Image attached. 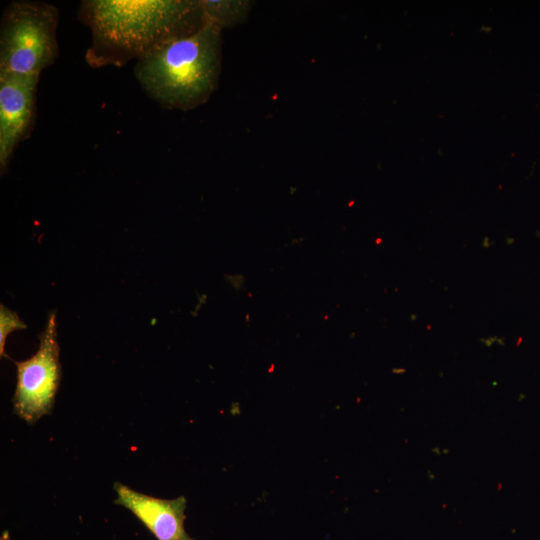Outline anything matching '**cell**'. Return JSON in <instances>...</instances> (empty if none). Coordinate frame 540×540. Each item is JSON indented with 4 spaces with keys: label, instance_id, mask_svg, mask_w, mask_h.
I'll list each match as a JSON object with an SVG mask.
<instances>
[{
    "label": "cell",
    "instance_id": "1",
    "mask_svg": "<svg viewBox=\"0 0 540 540\" xmlns=\"http://www.w3.org/2000/svg\"><path fill=\"white\" fill-rule=\"evenodd\" d=\"M77 18L91 31L92 68L123 67L207 24L200 0H83Z\"/></svg>",
    "mask_w": 540,
    "mask_h": 540
},
{
    "label": "cell",
    "instance_id": "2",
    "mask_svg": "<svg viewBox=\"0 0 540 540\" xmlns=\"http://www.w3.org/2000/svg\"><path fill=\"white\" fill-rule=\"evenodd\" d=\"M221 31L207 23L137 60L134 76L146 95L169 110L189 111L205 104L219 83Z\"/></svg>",
    "mask_w": 540,
    "mask_h": 540
},
{
    "label": "cell",
    "instance_id": "3",
    "mask_svg": "<svg viewBox=\"0 0 540 540\" xmlns=\"http://www.w3.org/2000/svg\"><path fill=\"white\" fill-rule=\"evenodd\" d=\"M58 9L47 2L15 0L0 21V72L40 75L59 54Z\"/></svg>",
    "mask_w": 540,
    "mask_h": 540
},
{
    "label": "cell",
    "instance_id": "4",
    "mask_svg": "<svg viewBox=\"0 0 540 540\" xmlns=\"http://www.w3.org/2000/svg\"><path fill=\"white\" fill-rule=\"evenodd\" d=\"M39 339V348L33 356L15 362L17 383L13 411L28 424L51 413L61 380L55 312L49 315Z\"/></svg>",
    "mask_w": 540,
    "mask_h": 540
},
{
    "label": "cell",
    "instance_id": "5",
    "mask_svg": "<svg viewBox=\"0 0 540 540\" xmlns=\"http://www.w3.org/2000/svg\"><path fill=\"white\" fill-rule=\"evenodd\" d=\"M40 75L0 72V172L9 166L17 146L28 139L37 118Z\"/></svg>",
    "mask_w": 540,
    "mask_h": 540
},
{
    "label": "cell",
    "instance_id": "6",
    "mask_svg": "<svg viewBox=\"0 0 540 540\" xmlns=\"http://www.w3.org/2000/svg\"><path fill=\"white\" fill-rule=\"evenodd\" d=\"M116 505L131 511L157 540H196L184 527L186 498L162 499L137 492L120 483H114Z\"/></svg>",
    "mask_w": 540,
    "mask_h": 540
},
{
    "label": "cell",
    "instance_id": "7",
    "mask_svg": "<svg viewBox=\"0 0 540 540\" xmlns=\"http://www.w3.org/2000/svg\"><path fill=\"white\" fill-rule=\"evenodd\" d=\"M206 22L219 29L230 28L246 21L252 1L200 0Z\"/></svg>",
    "mask_w": 540,
    "mask_h": 540
},
{
    "label": "cell",
    "instance_id": "8",
    "mask_svg": "<svg viewBox=\"0 0 540 540\" xmlns=\"http://www.w3.org/2000/svg\"><path fill=\"white\" fill-rule=\"evenodd\" d=\"M27 325L19 318V316L1 304L0 310V355L8 358L5 352V343L7 336L18 329H24Z\"/></svg>",
    "mask_w": 540,
    "mask_h": 540
},
{
    "label": "cell",
    "instance_id": "9",
    "mask_svg": "<svg viewBox=\"0 0 540 540\" xmlns=\"http://www.w3.org/2000/svg\"><path fill=\"white\" fill-rule=\"evenodd\" d=\"M1 540H10V538H9V535H8V532H7V531H5V532H4L3 534H2V536H1Z\"/></svg>",
    "mask_w": 540,
    "mask_h": 540
}]
</instances>
